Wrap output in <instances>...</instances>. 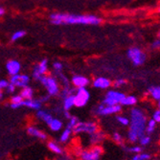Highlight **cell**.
Instances as JSON below:
<instances>
[{"instance_id":"obj_1","label":"cell","mask_w":160,"mask_h":160,"mask_svg":"<svg viewBox=\"0 0 160 160\" xmlns=\"http://www.w3.org/2000/svg\"><path fill=\"white\" fill-rule=\"evenodd\" d=\"M51 23L54 25H92L102 23V18L94 14H72L55 12L50 16Z\"/></svg>"},{"instance_id":"obj_2","label":"cell","mask_w":160,"mask_h":160,"mask_svg":"<svg viewBox=\"0 0 160 160\" xmlns=\"http://www.w3.org/2000/svg\"><path fill=\"white\" fill-rule=\"evenodd\" d=\"M129 125L128 132V139L135 143L139 138L146 133V126H147V116L144 110L140 108H132L129 110Z\"/></svg>"},{"instance_id":"obj_3","label":"cell","mask_w":160,"mask_h":160,"mask_svg":"<svg viewBox=\"0 0 160 160\" xmlns=\"http://www.w3.org/2000/svg\"><path fill=\"white\" fill-rule=\"evenodd\" d=\"M127 57L134 66L143 65L147 60L146 53L138 46H132L128 48L127 51Z\"/></svg>"},{"instance_id":"obj_4","label":"cell","mask_w":160,"mask_h":160,"mask_svg":"<svg viewBox=\"0 0 160 160\" xmlns=\"http://www.w3.org/2000/svg\"><path fill=\"white\" fill-rule=\"evenodd\" d=\"M126 94L122 91L116 90V89H110L108 90V92L105 95V98L101 103H103L104 105L107 106H114V105H118L121 103V101L124 99Z\"/></svg>"},{"instance_id":"obj_5","label":"cell","mask_w":160,"mask_h":160,"mask_svg":"<svg viewBox=\"0 0 160 160\" xmlns=\"http://www.w3.org/2000/svg\"><path fill=\"white\" fill-rule=\"evenodd\" d=\"M98 130V125L95 122L88 121V122H78L77 125L72 129L75 134H80V133H87V134H92L96 132Z\"/></svg>"},{"instance_id":"obj_6","label":"cell","mask_w":160,"mask_h":160,"mask_svg":"<svg viewBox=\"0 0 160 160\" xmlns=\"http://www.w3.org/2000/svg\"><path fill=\"white\" fill-rule=\"evenodd\" d=\"M122 106L120 104L114 106H107L100 103L94 109V113L98 116H109L112 114H118L122 111Z\"/></svg>"},{"instance_id":"obj_7","label":"cell","mask_w":160,"mask_h":160,"mask_svg":"<svg viewBox=\"0 0 160 160\" xmlns=\"http://www.w3.org/2000/svg\"><path fill=\"white\" fill-rule=\"evenodd\" d=\"M39 82L45 86V88L48 91V94L50 96H55L58 95L60 92V87H59V83H58L57 80L51 76H45L43 75L40 79Z\"/></svg>"},{"instance_id":"obj_8","label":"cell","mask_w":160,"mask_h":160,"mask_svg":"<svg viewBox=\"0 0 160 160\" xmlns=\"http://www.w3.org/2000/svg\"><path fill=\"white\" fill-rule=\"evenodd\" d=\"M90 99V93L86 87H79L74 95V106L76 108H83Z\"/></svg>"},{"instance_id":"obj_9","label":"cell","mask_w":160,"mask_h":160,"mask_svg":"<svg viewBox=\"0 0 160 160\" xmlns=\"http://www.w3.org/2000/svg\"><path fill=\"white\" fill-rule=\"evenodd\" d=\"M103 153V148L100 145H94L89 150H84L80 152V157L82 160H100Z\"/></svg>"},{"instance_id":"obj_10","label":"cell","mask_w":160,"mask_h":160,"mask_svg":"<svg viewBox=\"0 0 160 160\" xmlns=\"http://www.w3.org/2000/svg\"><path fill=\"white\" fill-rule=\"evenodd\" d=\"M48 71V61L46 59L42 60L38 64H37L35 67H34V70H33V78L35 80H38L47 73Z\"/></svg>"},{"instance_id":"obj_11","label":"cell","mask_w":160,"mask_h":160,"mask_svg":"<svg viewBox=\"0 0 160 160\" xmlns=\"http://www.w3.org/2000/svg\"><path fill=\"white\" fill-rule=\"evenodd\" d=\"M10 82L12 83L13 85H16V87H25L28 85V83L30 82V77L25 74H17L11 77Z\"/></svg>"},{"instance_id":"obj_12","label":"cell","mask_w":160,"mask_h":160,"mask_svg":"<svg viewBox=\"0 0 160 160\" xmlns=\"http://www.w3.org/2000/svg\"><path fill=\"white\" fill-rule=\"evenodd\" d=\"M92 85L95 87V88L108 89L112 85V82H111V80H109L108 78H106V77H97L93 80Z\"/></svg>"},{"instance_id":"obj_13","label":"cell","mask_w":160,"mask_h":160,"mask_svg":"<svg viewBox=\"0 0 160 160\" xmlns=\"http://www.w3.org/2000/svg\"><path fill=\"white\" fill-rule=\"evenodd\" d=\"M71 82L76 88H79V87H86L90 82L88 78L82 75H74L72 77Z\"/></svg>"},{"instance_id":"obj_14","label":"cell","mask_w":160,"mask_h":160,"mask_svg":"<svg viewBox=\"0 0 160 160\" xmlns=\"http://www.w3.org/2000/svg\"><path fill=\"white\" fill-rule=\"evenodd\" d=\"M20 63L16 61V60H12V61H9L6 64V69H7V72L8 74H10L11 76H13V75H17L19 73L20 71Z\"/></svg>"},{"instance_id":"obj_15","label":"cell","mask_w":160,"mask_h":160,"mask_svg":"<svg viewBox=\"0 0 160 160\" xmlns=\"http://www.w3.org/2000/svg\"><path fill=\"white\" fill-rule=\"evenodd\" d=\"M27 132L28 134H30L31 136H34V137H37L40 140H46L47 139V134L42 132L41 129L34 127V126H30L27 128Z\"/></svg>"},{"instance_id":"obj_16","label":"cell","mask_w":160,"mask_h":160,"mask_svg":"<svg viewBox=\"0 0 160 160\" xmlns=\"http://www.w3.org/2000/svg\"><path fill=\"white\" fill-rule=\"evenodd\" d=\"M22 106L26 107L28 108H32L35 110H38L41 108L42 103L40 102V100H35V99H24L22 101Z\"/></svg>"},{"instance_id":"obj_17","label":"cell","mask_w":160,"mask_h":160,"mask_svg":"<svg viewBox=\"0 0 160 160\" xmlns=\"http://www.w3.org/2000/svg\"><path fill=\"white\" fill-rule=\"evenodd\" d=\"M37 117L38 119H40L41 121H43L44 123H46L47 125H49L51 123V121L53 120V116L52 114H50L48 111L43 110V109H38L37 110Z\"/></svg>"},{"instance_id":"obj_18","label":"cell","mask_w":160,"mask_h":160,"mask_svg":"<svg viewBox=\"0 0 160 160\" xmlns=\"http://www.w3.org/2000/svg\"><path fill=\"white\" fill-rule=\"evenodd\" d=\"M138 102V99L134 95H126L121 101L120 105L122 107H134Z\"/></svg>"},{"instance_id":"obj_19","label":"cell","mask_w":160,"mask_h":160,"mask_svg":"<svg viewBox=\"0 0 160 160\" xmlns=\"http://www.w3.org/2000/svg\"><path fill=\"white\" fill-rule=\"evenodd\" d=\"M148 93L152 100L160 101V86H150L148 88Z\"/></svg>"},{"instance_id":"obj_20","label":"cell","mask_w":160,"mask_h":160,"mask_svg":"<svg viewBox=\"0 0 160 160\" xmlns=\"http://www.w3.org/2000/svg\"><path fill=\"white\" fill-rule=\"evenodd\" d=\"M47 147L52 152L56 154H62L63 152V150L61 147V145L59 143H57L56 141H49L47 143Z\"/></svg>"},{"instance_id":"obj_21","label":"cell","mask_w":160,"mask_h":160,"mask_svg":"<svg viewBox=\"0 0 160 160\" xmlns=\"http://www.w3.org/2000/svg\"><path fill=\"white\" fill-rule=\"evenodd\" d=\"M90 143L93 145H98L100 142H102L105 139V133L101 130H97L96 132L90 134Z\"/></svg>"},{"instance_id":"obj_22","label":"cell","mask_w":160,"mask_h":160,"mask_svg":"<svg viewBox=\"0 0 160 160\" xmlns=\"http://www.w3.org/2000/svg\"><path fill=\"white\" fill-rule=\"evenodd\" d=\"M48 126H49V128H50V129L52 130V132H60V130L62 128L63 123L61 120H59V119L53 118V120L51 121V123Z\"/></svg>"},{"instance_id":"obj_23","label":"cell","mask_w":160,"mask_h":160,"mask_svg":"<svg viewBox=\"0 0 160 160\" xmlns=\"http://www.w3.org/2000/svg\"><path fill=\"white\" fill-rule=\"evenodd\" d=\"M74 106V94H71L63 99V109L70 110Z\"/></svg>"},{"instance_id":"obj_24","label":"cell","mask_w":160,"mask_h":160,"mask_svg":"<svg viewBox=\"0 0 160 160\" xmlns=\"http://www.w3.org/2000/svg\"><path fill=\"white\" fill-rule=\"evenodd\" d=\"M20 95L22 96L23 99H32L34 95V90L30 86H25L22 87V90L20 91Z\"/></svg>"},{"instance_id":"obj_25","label":"cell","mask_w":160,"mask_h":160,"mask_svg":"<svg viewBox=\"0 0 160 160\" xmlns=\"http://www.w3.org/2000/svg\"><path fill=\"white\" fill-rule=\"evenodd\" d=\"M72 132H72V129L66 128L63 130V132H62L61 136H60V142H62V143H66L67 141H69Z\"/></svg>"},{"instance_id":"obj_26","label":"cell","mask_w":160,"mask_h":160,"mask_svg":"<svg viewBox=\"0 0 160 160\" xmlns=\"http://www.w3.org/2000/svg\"><path fill=\"white\" fill-rule=\"evenodd\" d=\"M156 122L152 118L149 121H147V126H146V134L151 135L152 133L154 132L155 130V127H156Z\"/></svg>"},{"instance_id":"obj_27","label":"cell","mask_w":160,"mask_h":160,"mask_svg":"<svg viewBox=\"0 0 160 160\" xmlns=\"http://www.w3.org/2000/svg\"><path fill=\"white\" fill-rule=\"evenodd\" d=\"M151 155L146 152H139L132 156V160H149Z\"/></svg>"},{"instance_id":"obj_28","label":"cell","mask_w":160,"mask_h":160,"mask_svg":"<svg viewBox=\"0 0 160 160\" xmlns=\"http://www.w3.org/2000/svg\"><path fill=\"white\" fill-rule=\"evenodd\" d=\"M151 136L149 134H146L145 133L144 135H142L140 138H139V143L141 146H148V145L151 143Z\"/></svg>"},{"instance_id":"obj_29","label":"cell","mask_w":160,"mask_h":160,"mask_svg":"<svg viewBox=\"0 0 160 160\" xmlns=\"http://www.w3.org/2000/svg\"><path fill=\"white\" fill-rule=\"evenodd\" d=\"M116 120H117V122L122 126H128L129 125V119L124 115L116 116Z\"/></svg>"},{"instance_id":"obj_30","label":"cell","mask_w":160,"mask_h":160,"mask_svg":"<svg viewBox=\"0 0 160 160\" xmlns=\"http://www.w3.org/2000/svg\"><path fill=\"white\" fill-rule=\"evenodd\" d=\"M78 122H79V119L76 117V116H71V117L68 119V124H67V127L66 128H68L70 129H73L74 127L77 125Z\"/></svg>"},{"instance_id":"obj_31","label":"cell","mask_w":160,"mask_h":160,"mask_svg":"<svg viewBox=\"0 0 160 160\" xmlns=\"http://www.w3.org/2000/svg\"><path fill=\"white\" fill-rule=\"evenodd\" d=\"M126 84H127V81L123 78H118V79H116L114 82H112V85L114 87H116V88H119V87H122Z\"/></svg>"},{"instance_id":"obj_32","label":"cell","mask_w":160,"mask_h":160,"mask_svg":"<svg viewBox=\"0 0 160 160\" xmlns=\"http://www.w3.org/2000/svg\"><path fill=\"white\" fill-rule=\"evenodd\" d=\"M56 74H57V76L60 78V80H61V82H62V84L65 87V86H69V80L63 75V74H62L61 72H56Z\"/></svg>"},{"instance_id":"obj_33","label":"cell","mask_w":160,"mask_h":160,"mask_svg":"<svg viewBox=\"0 0 160 160\" xmlns=\"http://www.w3.org/2000/svg\"><path fill=\"white\" fill-rule=\"evenodd\" d=\"M25 35H26V33H25L24 31H18V32H16V33H14V34L12 36L11 40H12V41H17V40H18L19 38H23Z\"/></svg>"},{"instance_id":"obj_34","label":"cell","mask_w":160,"mask_h":160,"mask_svg":"<svg viewBox=\"0 0 160 160\" xmlns=\"http://www.w3.org/2000/svg\"><path fill=\"white\" fill-rule=\"evenodd\" d=\"M24 99L22 98V96L19 94V95H14V96H12L11 99H10V101H11V104H19V103H21V102L23 101Z\"/></svg>"},{"instance_id":"obj_35","label":"cell","mask_w":160,"mask_h":160,"mask_svg":"<svg viewBox=\"0 0 160 160\" xmlns=\"http://www.w3.org/2000/svg\"><path fill=\"white\" fill-rule=\"evenodd\" d=\"M112 139L116 143H118L119 145H123V137H122V135L119 132H114L112 134Z\"/></svg>"},{"instance_id":"obj_36","label":"cell","mask_w":160,"mask_h":160,"mask_svg":"<svg viewBox=\"0 0 160 160\" xmlns=\"http://www.w3.org/2000/svg\"><path fill=\"white\" fill-rule=\"evenodd\" d=\"M127 151L129 152H132V153L136 154V153L142 152V148L140 146H133V147H130V148L127 149Z\"/></svg>"},{"instance_id":"obj_37","label":"cell","mask_w":160,"mask_h":160,"mask_svg":"<svg viewBox=\"0 0 160 160\" xmlns=\"http://www.w3.org/2000/svg\"><path fill=\"white\" fill-rule=\"evenodd\" d=\"M151 49L152 50H159L160 49V39H154L152 43H151Z\"/></svg>"},{"instance_id":"obj_38","label":"cell","mask_w":160,"mask_h":160,"mask_svg":"<svg viewBox=\"0 0 160 160\" xmlns=\"http://www.w3.org/2000/svg\"><path fill=\"white\" fill-rule=\"evenodd\" d=\"M5 89H6V92L9 93V94L14 93V91H16V85H13L12 83L9 82V84L7 85V87H6Z\"/></svg>"},{"instance_id":"obj_39","label":"cell","mask_w":160,"mask_h":160,"mask_svg":"<svg viewBox=\"0 0 160 160\" xmlns=\"http://www.w3.org/2000/svg\"><path fill=\"white\" fill-rule=\"evenodd\" d=\"M53 67H54V69H55L56 72H62L63 66H62V62H56L53 63Z\"/></svg>"},{"instance_id":"obj_40","label":"cell","mask_w":160,"mask_h":160,"mask_svg":"<svg viewBox=\"0 0 160 160\" xmlns=\"http://www.w3.org/2000/svg\"><path fill=\"white\" fill-rule=\"evenodd\" d=\"M152 119L156 122V123H160V109H157L153 112L152 114Z\"/></svg>"},{"instance_id":"obj_41","label":"cell","mask_w":160,"mask_h":160,"mask_svg":"<svg viewBox=\"0 0 160 160\" xmlns=\"http://www.w3.org/2000/svg\"><path fill=\"white\" fill-rule=\"evenodd\" d=\"M8 84H9L8 81H6V80H0V90L5 89Z\"/></svg>"},{"instance_id":"obj_42","label":"cell","mask_w":160,"mask_h":160,"mask_svg":"<svg viewBox=\"0 0 160 160\" xmlns=\"http://www.w3.org/2000/svg\"><path fill=\"white\" fill-rule=\"evenodd\" d=\"M5 14V9H3L2 7H0V18Z\"/></svg>"},{"instance_id":"obj_43","label":"cell","mask_w":160,"mask_h":160,"mask_svg":"<svg viewBox=\"0 0 160 160\" xmlns=\"http://www.w3.org/2000/svg\"><path fill=\"white\" fill-rule=\"evenodd\" d=\"M64 115H65V117H66L67 119H69V118L71 117V115H70V113H69V110H64Z\"/></svg>"},{"instance_id":"obj_44","label":"cell","mask_w":160,"mask_h":160,"mask_svg":"<svg viewBox=\"0 0 160 160\" xmlns=\"http://www.w3.org/2000/svg\"><path fill=\"white\" fill-rule=\"evenodd\" d=\"M2 99H3V92H2V90H0V101Z\"/></svg>"},{"instance_id":"obj_45","label":"cell","mask_w":160,"mask_h":160,"mask_svg":"<svg viewBox=\"0 0 160 160\" xmlns=\"http://www.w3.org/2000/svg\"><path fill=\"white\" fill-rule=\"evenodd\" d=\"M156 12L160 13V4H159V6L157 7V9H156Z\"/></svg>"},{"instance_id":"obj_46","label":"cell","mask_w":160,"mask_h":160,"mask_svg":"<svg viewBox=\"0 0 160 160\" xmlns=\"http://www.w3.org/2000/svg\"><path fill=\"white\" fill-rule=\"evenodd\" d=\"M157 107H158V108L160 109V101H158V102H157Z\"/></svg>"},{"instance_id":"obj_47","label":"cell","mask_w":160,"mask_h":160,"mask_svg":"<svg viewBox=\"0 0 160 160\" xmlns=\"http://www.w3.org/2000/svg\"><path fill=\"white\" fill-rule=\"evenodd\" d=\"M157 37H158V38L160 39V30H159V32H158V34H157Z\"/></svg>"}]
</instances>
